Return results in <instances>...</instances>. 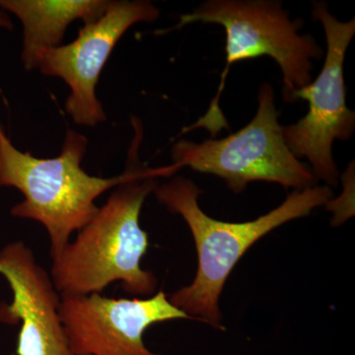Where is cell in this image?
Segmentation results:
<instances>
[{
  "mask_svg": "<svg viewBox=\"0 0 355 355\" xmlns=\"http://www.w3.org/2000/svg\"><path fill=\"white\" fill-rule=\"evenodd\" d=\"M177 170L173 164L153 169L139 162L132 177L116 187L76 240L53 259L51 277L60 297L101 294L114 282L130 295H153L158 280L140 265L149 245L140 212L157 178Z\"/></svg>",
  "mask_w": 355,
  "mask_h": 355,
  "instance_id": "cell-1",
  "label": "cell"
},
{
  "mask_svg": "<svg viewBox=\"0 0 355 355\" xmlns=\"http://www.w3.org/2000/svg\"><path fill=\"white\" fill-rule=\"evenodd\" d=\"M135 137L127 169L111 178L89 175L81 167L88 139L73 130L65 132L62 153L55 158H37L16 148L0 123V188H15L24 200L14 205L11 216L31 219L46 228L51 259L57 258L78 232L94 217L96 200L135 174L142 139L140 121H133Z\"/></svg>",
  "mask_w": 355,
  "mask_h": 355,
  "instance_id": "cell-2",
  "label": "cell"
},
{
  "mask_svg": "<svg viewBox=\"0 0 355 355\" xmlns=\"http://www.w3.org/2000/svg\"><path fill=\"white\" fill-rule=\"evenodd\" d=\"M200 193L197 184L181 176L158 184L154 191L159 202L172 214L183 217L197 248V275L190 286L170 296V302L191 320H200L219 330L222 329L219 298L240 259L270 231L328 205L333 191L328 186L293 191L277 209L254 220L239 223L207 216L198 205Z\"/></svg>",
  "mask_w": 355,
  "mask_h": 355,
  "instance_id": "cell-3",
  "label": "cell"
},
{
  "mask_svg": "<svg viewBox=\"0 0 355 355\" xmlns=\"http://www.w3.org/2000/svg\"><path fill=\"white\" fill-rule=\"evenodd\" d=\"M218 24L226 32V64L221 83L209 108L182 133L205 128L212 137L228 128L219 107L229 69L236 62L263 57L272 58L279 64L284 77V99L288 103L294 91L312 81V60L324 55L323 49L309 34H299L296 21L279 1L272 0H209L189 14L181 16L178 28L191 23Z\"/></svg>",
  "mask_w": 355,
  "mask_h": 355,
  "instance_id": "cell-4",
  "label": "cell"
},
{
  "mask_svg": "<svg viewBox=\"0 0 355 355\" xmlns=\"http://www.w3.org/2000/svg\"><path fill=\"white\" fill-rule=\"evenodd\" d=\"M275 94L270 83L261 84L258 109L247 125L221 139L202 144L179 140L172 147L173 165L178 170L216 175L231 191L240 193L247 184L261 181L294 191L316 186L317 180L306 163L292 154L284 140Z\"/></svg>",
  "mask_w": 355,
  "mask_h": 355,
  "instance_id": "cell-5",
  "label": "cell"
},
{
  "mask_svg": "<svg viewBox=\"0 0 355 355\" xmlns=\"http://www.w3.org/2000/svg\"><path fill=\"white\" fill-rule=\"evenodd\" d=\"M312 16L323 26L327 53L322 71L314 81L297 89L288 103L298 99L309 103V111L301 120L282 128L292 154L306 158L316 180L336 187L340 171L333 157L336 140H349L355 130V113L347 107L343 64L355 34V20L342 22L331 14L328 4L316 1Z\"/></svg>",
  "mask_w": 355,
  "mask_h": 355,
  "instance_id": "cell-6",
  "label": "cell"
},
{
  "mask_svg": "<svg viewBox=\"0 0 355 355\" xmlns=\"http://www.w3.org/2000/svg\"><path fill=\"white\" fill-rule=\"evenodd\" d=\"M160 10L153 2L110 1L106 11L84 24L77 38L46 51L38 69L44 76L58 77L69 85L65 110L74 123L95 127L106 121L96 86L105 64L125 33L137 23L155 22Z\"/></svg>",
  "mask_w": 355,
  "mask_h": 355,
  "instance_id": "cell-7",
  "label": "cell"
},
{
  "mask_svg": "<svg viewBox=\"0 0 355 355\" xmlns=\"http://www.w3.org/2000/svg\"><path fill=\"white\" fill-rule=\"evenodd\" d=\"M60 314L74 355H162L147 349L153 324L191 317L164 291L148 298H112L94 293L62 297Z\"/></svg>",
  "mask_w": 355,
  "mask_h": 355,
  "instance_id": "cell-8",
  "label": "cell"
},
{
  "mask_svg": "<svg viewBox=\"0 0 355 355\" xmlns=\"http://www.w3.org/2000/svg\"><path fill=\"white\" fill-rule=\"evenodd\" d=\"M0 275L13 293L12 302L0 303V322L21 324L16 354L74 355L60 318L62 297L24 242L0 251Z\"/></svg>",
  "mask_w": 355,
  "mask_h": 355,
  "instance_id": "cell-9",
  "label": "cell"
},
{
  "mask_svg": "<svg viewBox=\"0 0 355 355\" xmlns=\"http://www.w3.org/2000/svg\"><path fill=\"white\" fill-rule=\"evenodd\" d=\"M107 0H0V8L13 14L23 27L21 58L25 69H38L46 51L62 46L69 26L99 19L109 6Z\"/></svg>",
  "mask_w": 355,
  "mask_h": 355,
  "instance_id": "cell-10",
  "label": "cell"
},
{
  "mask_svg": "<svg viewBox=\"0 0 355 355\" xmlns=\"http://www.w3.org/2000/svg\"><path fill=\"white\" fill-rule=\"evenodd\" d=\"M13 23L8 13L0 8V30H12Z\"/></svg>",
  "mask_w": 355,
  "mask_h": 355,
  "instance_id": "cell-11",
  "label": "cell"
}]
</instances>
